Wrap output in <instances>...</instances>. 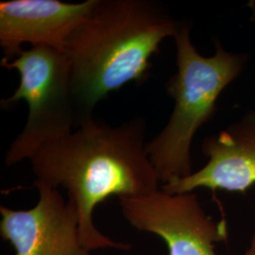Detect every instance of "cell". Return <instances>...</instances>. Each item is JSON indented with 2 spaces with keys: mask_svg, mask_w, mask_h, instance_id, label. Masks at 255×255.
<instances>
[{
  "mask_svg": "<svg viewBox=\"0 0 255 255\" xmlns=\"http://www.w3.org/2000/svg\"><path fill=\"white\" fill-rule=\"evenodd\" d=\"M146 122L134 119L111 127L94 119L70 134L41 146L29 159L34 182L62 186L77 205L79 233L88 251H129L104 236L93 221L96 207L112 196L135 198L158 190L159 178L146 153Z\"/></svg>",
  "mask_w": 255,
  "mask_h": 255,
  "instance_id": "obj_1",
  "label": "cell"
},
{
  "mask_svg": "<svg viewBox=\"0 0 255 255\" xmlns=\"http://www.w3.org/2000/svg\"><path fill=\"white\" fill-rule=\"evenodd\" d=\"M178 27L154 1L96 0L64 48L80 126L93 119L95 106L112 92L146 81L151 57Z\"/></svg>",
  "mask_w": 255,
  "mask_h": 255,
  "instance_id": "obj_2",
  "label": "cell"
},
{
  "mask_svg": "<svg viewBox=\"0 0 255 255\" xmlns=\"http://www.w3.org/2000/svg\"><path fill=\"white\" fill-rule=\"evenodd\" d=\"M191 25L179 24L175 35L177 73L166 83L175 101L173 112L163 130L146 144V153L160 182H172L193 173L192 141L197 130L217 112L221 92L241 73L245 54L223 49L219 40L211 57L201 55L190 40Z\"/></svg>",
  "mask_w": 255,
  "mask_h": 255,
  "instance_id": "obj_3",
  "label": "cell"
},
{
  "mask_svg": "<svg viewBox=\"0 0 255 255\" xmlns=\"http://www.w3.org/2000/svg\"><path fill=\"white\" fill-rule=\"evenodd\" d=\"M1 66L15 69L20 83L11 97L1 101L11 107L27 102L28 116L22 132L10 144L5 164L11 166L30 159L44 145L73 132L80 127L74 98L70 65L64 51L48 46H31L11 61L2 59Z\"/></svg>",
  "mask_w": 255,
  "mask_h": 255,
  "instance_id": "obj_4",
  "label": "cell"
},
{
  "mask_svg": "<svg viewBox=\"0 0 255 255\" xmlns=\"http://www.w3.org/2000/svg\"><path fill=\"white\" fill-rule=\"evenodd\" d=\"M124 219L139 232L163 238L168 255H218L215 244L228 238L224 219L207 216L194 193L156 190L135 198H119Z\"/></svg>",
  "mask_w": 255,
  "mask_h": 255,
  "instance_id": "obj_5",
  "label": "cell"
},
{
  "mask_svg": "<svg viewBox=\"0 0 255 255\" xmlns=\"http://www.w3.org/2000/svg\"><path fill=\"white\" fill-rule=\"evenodd\" d=\"M36 205L28 210L0 206V236L9 241L15 255H90L82 244L79 213L72 200L64 201L58 190L34 182Z\"/></svg>",
  "mask_w": 255,
  "mask_h": 255,
  "instance_id": "obj_6",
  "label": "cell"
},
{
  "mask_svg": "<svg viewBox=\"0 0 255 255\" xmlns=\"http://www.w3.org/2000/svg\"><path fill=\"white\" fill-rule=\"evenodd\" d=\"M201 150L208 163L185 178L165 183L162 190L183 194L204 187L244 194L255 184V112L205 138Z\"/></svg>",
  "mask_w": 255,
  "mask_h": 255,
  "instance_id": "obj_7",
  "label": "cell"
},
{
  "mask_svg": "<svg viewBox=\"0 0 255 255\" xmlns=\"http://www.w3.org/2000/svg\"><path fill=\"white\" fill-rule=\"evenodd\" d=\"M96 4V0L65 3L60 0L0 2V46L6 61L22 51L25 43L64 51L67 39Z\"/></svg>",
  "mask_w": 255,
  "mask_h": 255,
  "instance_id": "obj_8",
  "label": "cell"
},
{
  "mask_svg": "<svg viewBox=\"0 0 255 255\" xmlns=\"http://www.w3.org/2000/svg\"><path fill=\"white\" fill-rule=\"evenodd\" d=\"M245 255H255V234L253 237L251 245L249 247V249L247 250Z\"/></svg>",
  "mask_w": 255,
  "mask_h": 255,
  "instance_id": "obj_9",
  "label": "cell"
},
{
  "mask_svg": "<svg viewBox=\"0 0 255 255\" xmlns=\"http://www.w3.org/2000/svg\"><path fill=\"white\" fill-rule=\"evenodd\" d=\"M251 9H252V20L255 23V1H250L248 5Z\"/></svg>",
  "mask_w": 255,
  "mask_h": 255,
  "instance_id": "obj_10",
  "label": "cell"
}]
</instances>
